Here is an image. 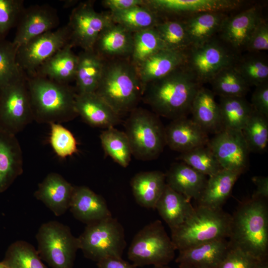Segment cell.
<instances>
[{"mask_svg": "<svg viewBox=\"0 0 268 268\" xmlns=\"http://www.w3.org/2000/svg\"><path fill=\"white\" fill-rule=\"evenodd\" d=\"M252 180L256 186V190L251 197L268 201V178L266 176H257L252 178Z\"/></svg>", "mask_w": 268, "mask_h": 268, "instance_id": "obj_51", "label": "cell"}, {"mask_svg": "<svg viewBox=\"0 0 268 268\" xmlns=\"http://www.w3.org/2000/svg\"><path fill=\"white\" fill-rule=\"evenodd\" d=\"M166 145L173 150L185 152L206 145L207 133L187 117L172 120L165 127Z\"/></svg>", "mask_w": 268, "mask_h": 268, "instance_id": "obj_18", "label": "cell"}, {"mask_svg": "<svg viewBox=\"0 0 268 268\" xmlns=\"http://www.w3.org/2000/svg\"><path fill=\"white\" fill-rule=\"evenodd\" d=\"M258 53H249L244 56H239L233 65L249 86L256 87L268 82L267 58Z\"/></svg>", "mask_w": 268, "mask_h": 268, "instance_id": "obj_38", "label": "cell"}, {"mask_svg": "<svg viewBox=\"0 0 268 268\" xmlns=\"http://www.w3.org/2000/svg\"><path fill=\"white\" fill-rule=\"evenodd\" d=\"M101 3L104 7L110 10V12L113 13L143 5L144 0H103Z\"/></svg>", "mask_w": 268, "mask_h": 268, "instance_id": "obj_50", "label": "cell"}, {"mask_svg": "<svg viewBox=\"0 0 268 268\" xmlns=\"http://www.w3.org/2000/svg\"><path fill=\"white\" fill-rule=\"evenodd\" d=\"M132 155L142 161L157 158L166 145L165 127L159 116L146 109L136 107L125 124Z\"/></svg>", "mask_w": 268, "mask_h": 268, "instance_id": "obj_6", "label": "cell"}, {"mask_svg": "<svg viewBox=\"0 0 268 268\" xmlns=\"http://www.w3.org/2000/svg\"><path fill=\"white\" fill-rule=\"evenodd\" d=\"M166 49L155 27L136 32L133 33L130 60L136 67L149 57Z\"/></svg>", "mask_w": 268, "mask_h": 268, "instance_id": "obj_40", "label": "cell"}, {"mask_svg": "<svg viewBox=\"0 0 268 268\" xmlns=\"http://www.w3.org/2000/svg\"><path fill=\"white\" fill-rule=\"evenodd\" d=\"M179 268H195L193 267L188 265L180 264L179 265Z\"/></svg>", "mask_w": 268, "mask_h": 268, "instance_id": "obj_55", "label": "cell"}, {"mask_svg": "<svg viewBox=\"0 0 268 268\" xmlns=\"http://www.w3.org/2000/svg\"><path fill=\"white\" fill-rule=\"evenodd\" d=\"M25 8L22 0H0V39L17 25Z\"/></svg>", "mask_w": 268, "mask_h": 268, "instance_id": "obj_46", "label": "cell"}, {"mask_svg": "<svg viewBox=\"0 0 268 268\" xmlns=\"http://www.w3.org/2000/svg\"><path fill=\"white\" fill-rule=\"evenodd\" d=\"M221 130L242 131L253 108L245 97H220Z\"/></svg>", "mask_w": 268, "mask_h": 268, "instance_id": "obj_34", "label": "cell"}, {"mask_svg": "<svg viewBox=\"0 0 268 268\" xmlns=\"http://www.w3.org/2000/svg\"><path fill=\"white\" fill-rule=\"evenodd\" d=\"M166 185L165 173L157 170L138 173L131 181L135 201L147 208H155Z\"/></svg>", "mask_w": 268, "mask_h": 268, "instance_id": "obj_30", "label": "cell"}, {"mask_svg": "<svg viewBox=\"0 0 268 268\" xmlns=\"http://www.w3.org/2000/svg\"><path fill=\"white\" fill-rule=\"evenodd\" d=\"M113 22L110 12H98L93 1L80 2L72 10L67 24L69 43L83 51L93 50L100 34Z\"/></svg>", "mask_w": 268, "mask_h": 268, "instance_id": "obj_12", "label": "cell"}, {"mask_svg": "<svg viewBox=\"0 0 268 268\" xmlns=\"http://www.w3.org/2000/svg\"><path fill=\"white\" fill-rule=\"evenodd\" d=\"M77 56L74 79L76 93H94L99 83L105 60L93 50H82Z\"/></svg>", "mask_w": 268, "mask_h": 268, "instance_id": "obj_33", "label": "cell"}, {"mask_svg": "<svg viewBox=\"0 0 268 268\" xmlns=\"http://www.w3.org/2000/svg\"><path fill=\"white\" fill-rule=\"evenodd\" d=\"M0 268H7L5 266H4L1 262H0Z\"/></svg>", "mask_w": 268, "mask_h": 268, "instance_id": "obj_57", "label": "cell"}, {"mask_svg": "<svg viewBox=\"0 0 268 268\" xmlns=\"http://www.w3.org/2000/svg\"><path fill=\"white\" fill-rule=\"evenodd\" d=\"M260 262L248 253L238 248L231 247L226 256L216 268H256Z\"/></svg>", "mask_w": 268, "mask_h": 268, "instance_id": "obj_47", "label": "cell"}, {"mask_svg": "<svg viewBox=\"0 0 268 268\" xmlns=\"http://www.w3.org/2000/svg\"><path fill=\"white\" fill-rule=\"evenodd\" d=\"M36 238L41 260L52 268H73L79 242L68 226L58 221H49L40 226Z\"/></svg>", "mask_w": 268, "mask_h": 268, "instance_id": "obj_9", "label": "cell"}, {"mask_svg": "<svg viewBox=\"0 0 268 268\" xmlns=\"http://www.w3.org/2000/svg\"><path fill=\"white\" fill-rule=\"evenodd\" d=\"M75 109L77 115L93 127L106 129L121 122V116L95 92L76 93Z\"/></svg>", "mask_w": 268, "mask_h": 268, "instance_id": "obj_20", "label": "cell"}, {"mask_svg": "<svg viewBox=\"0 0 268 268\" xmlns=\"http://www.w3.org/2000/svg\"><path fill=\"white\" fill-rule=\"evenodd\" d=\"M268 201L251 197L240 203L231 215L228 240L259 261L268 259Z\"/></svg>", "mask_w": 268, "mask_h": 268, "instance_id": "obj_2", "label": "cell"}, {"mask_svg": "<svg viewBox=\"0 0 268 268\" xmlns=\"http://www.w3.org/2000/svg\"><path fill=\"white\" fill-rule=\"evenodd\" d=\"M202 86L185 65L147 84L142 99L157 115L173 120L190 113L193 99Z\"/></svg>", "mask_w": 268, "mask_h": 268, "instance_id": "obj_1", "label": "cell"}, {"mask_svg": "<svg viewBox=\"0 0 268 268\" xmlns=\"http://www.w3.org/2000/svg\"><path fill=\"white\" fill-rule=\"evenodd\" d=\"M231 219L222 208L197 205L181 225L171 229V240L179 251L210 240L228 239Z\"/></svg>", "mask_w": 268, "mask_h": 268, "instance_id": "obj_5", "label": "cell"}, {"mask_svg": "<svg viewBox=\"0 0 268 268\" xmlns=\"http://www.w3.org/2000/svg\"><path fill=\"white\" fill-rule=\"evenodd\" d=\"M242 174L222 169L207 178L205 187L196 201L198 205L222 208L231 195L232 188Z\"/></svg>", "mask_w": 268, "mask_h": 268, "instance_id": "obj_27", "label": "cell"}, {"mask_svg": "<svg viewBox=\"0 0 268 268\" xmlns=\"http://www.w3.org/2000/svg\"><path fill=\"white\" fill-rule=\"evenodd\" d=\"M228 16L225 12H204L181 20L185 24L191 46L202 44L218 34Z\"/></svg>", "mask_w": 268, "mask_h": 268, "instance_id": "obj_31", "label": "cell"}, {"mask_svg": "<svg viewBox=\"0 0 268 268\" xmlns=\"http://www.w3.org/2000/svg\"><path fill=\"white\" fill-rule=\"evenodd\" d=\"M256 268H268V259L260 261Z\"/></svg>", "mask_w": 268, "mask_h": 268, "instance_id": "obj_53", "label": "cell"}, {"mask_svg": "<svg viewBox=\"0 0 268 268\" xmlns=\"http://www.w3.org/2000/svg\"><path fill=\"white\" fill-rule=\"evenodd\" d=\"M34 121L27 75L0 86V127L15 134Z\"/></svg>", "mask_w": 268, "mask_h": 268, "instance_id": "obj_11", "label": "cell"}, {"mask_svg": "<svg viewBox=\"0 0 268 268\" xmlns=\"http://www.w3.org/2000/svg\"><path fill=\"white\" fill-rule=\"evenodd\" d=\"M167 49L185 52L191 43L181 20H163L155 27Z\"/></svg>", "mask_w": 268, "mask_h": 268, "instance_id": "obj_42", "label": "cell"}, {"mask_svg": "<svg viewBox=\"0 0 268 268\" xmlns=\"http://www.w3.org/2000/svg\"><path fill=\"white\" fill-rule=\"evenodd\" d=\"M240 0H144V5L154 12L161 20H182L204 12L227 13L243 6Z\"/></svg>", "mask_w": 268, "mask_h": 268, "instance_id": "obj_14", "label": "cell"}, {"mask_svg": "<svg viewBox=\"0 0 268 268\" xmlns=\"http://www.w3.org/2000/svg\"><path fill=\"white\" fill-rule=\"evenodd\" d=\"M176 249L162 222L156 220L144 226L134 236L128 256L136 267L168 265Z\"/></svg>", "mask_w": 268, "mask_h": 268, "instance_id": "obj_7", "label": "cell"}, {"mask_svg": "<svg viewBox=\"0 0 268 268\" xmlns=\"http://www.w3.org/2000/svg\"><path fill=\"white\" fill-rule=\"evenodd\" d=\"M153 268H172L169 267L167 265H166V266H155V267H154Z\"/></svg>", "mask_w": 268, "mask_h": 268, "instance_id": "obj_56", "label": "cell"}, {"mask_svg": "<svg viewBox=\"0 0 268 268\" xmlns=\"http://www.w3.org/2000/svg\"><path fill=\"white\" fill-rule=\"evenodd\" d=\"M177 159L208 177L222 169L215 155L207 145L181 153Z\"/></svg>", "mask_w": 268, "mask_h": 268, "instance_id": "obj_43", "label": "cell"}, {"mask_svg": "<svg viewBox=\"0 0 268 268\" xmlns=\"http://www.w3.org/2000/svg\"><path fill=\"white\" fill-rule=\"evenodd\" d=\"M214 95L212 90L202 86L197 92L190 110L192 119L207 134H215L221 131L219 107Z\"/></svg>", "mask_w": 268, "mask_h": 268, "instance_id": "obj_29", "label": "cell"}, {"mask_svg": "<svg viewBox=\"0 0 268 268\" xmlns=\"http://www.w3.org/2000/svg\"><path fill=\"white\" fill-rule=\"evenodd\" d=\"M17 50L12 42L0 39V86L25 74L17 64Z\"/></svg>", "mask_w": 268, "mask_h": 268, "instance_id": "obj_44", "label": "cell"}, {"mask_svg": "<svg viewBox=\"0 0 268 268\" xmlns=\"http://www.w3.org/2000/svg\"><path fill=\"white\" fill-rule=\"evenodd\" d=\"M76 1H75V0L65 1V2H64V6L66 8L70 7L71 5H74V4H75L77 3V2Z\"/></svg>", "mask_w": 268, "mask_h": 268, "instance_id": "obj_54", "label": "cell"}, {"mask_svg": "<svg viewBox=\"0 0 268 268\" xmlns=\"http://www.w3.org/2000/svg\"><path fill=\"white\" fill-rule=\"evenodd\" d=\"M98 268H137L122 258L111 257L104 259L97 262Z\"/></svg>", "mask_w": 268, "mask_h": 268, "instance_id": "obj_52", "label": "cell"}, {"mask_svg": "<svg viewBox=\"0 0 268 268\" xmlns=\"http://www.w3.org/2000/svg\"><path fill=\"white\" fill-rule=\"evenodd\" d=\"M110 13L114 23L123 26L133 33L154 28L161 21L154 12L144 4Z\"/></svg>", "mask_w": 268, "mask_h": 268, "instance_id": "obj_35", "label": "cell"}, {"mask_svg": "<svg viewBox=\"0 0 268 268\" xmlns=\"http://www.w3.org/2000/svg\"><path fill=\"white\" fill-rule=\"evenodd\" d=\"M214 95L220 97H245L250 86L233 65L222 69L209 82Z\"/></svg>", "mask_w": 268, "mask_h": 268, "instance_id": "obj_39", "label": "cell"}, {"mask_svg": "<svg viewBox=\"0 0 268 268\" xmlns=\"http://www.w3.org/2000/svg\"><path fill=\"white\" fill-rule=\"evenodd\" d=\"M27 84L34 121L61 124L78 116L75 109L76 92L68 84L33 74L27 75Z\"/></svg>", "mask_w": 268, "mask_h": 268, "instance_id": "obj_3", "label": "cell"}, {"mask_svg": "<svg viewBox=\"0 0 268 268\" xmlns=\"http://www.w3.org/2000/svg\"><path fill=\"white\" fill-rule=\"evenodd\" d=\"M1 262L7 268H48L35 248L23 240L12 243Z\"/></svg>", "mask_w": 268, "mask_h": 268, "instance_id": "obj_37", "label": "cell"}, {"mask_svg": "<svg viewBox=\"0 0 268 268\" xmlns=\"http://www.w3.org/2000/svg\"><path fill=\"white\" fill-rule=\"evenodd\" d=\"M74 187L60 174L51 172L39 184L34 196L59 216L69 209Z\"/></svg>", "mask_w": 268, "mask_h": 268, "instance_id": "obj_19", "label": "cell"}, {"mask_svg": "<svg viewBox=\"0 0 268 268\" xmlns=\"http://www.w3.org/2000/svg\"><path fill=\"white\" fill-rule=\"evenodd\" d=\"M186 54V66L202 84L209 82L222 69L234 65L240 56L217 35L190 47Z\"/></svg>", "mask_w": 268, "mask_h": 268, "instance_id": "obj_10", "label": "cell"}, {"mask_svg": "<svg viewBox=\"0 0 268 268\" xmlns=\"http://www.w3.org/2000/svg\"><path fill=\"white\" fill-rule=\"evenodd\" d=\"M262 18L261 11L258 6L249 7L237 14L228 16L218 36L239 54L245 50L252 32Z\"/></svg>", "mask_w": 268, "mask_h": 268, "instance_id": "obj_17", "label": "cell"}, {"mask_svg": "<svg viewBox=\"0 0 268 268\" xmlns=\"http://www.w3.org/2000/svg\"><path fill=\"white\" fill-rule=\"evenodd\" d=\"M268 50V23L264 18L259 22L252 32L245 50L249 53H259Z\"/></svg>", "mask_w": 268, "mask_h": 268, "instance_id": "obj_48", "label": "cell"}, {"mask_svg": "<svg viewBox=\"0 0 268 268\" xmlns=\"http://www.w3.org/2000/svg\"><path fill=\"white\" fill-rule=\"evenodd\" d=\"M95 93L121 116L136 108L143 90L136 67L130 58L105 61Z\"/></svg>", "mask_w": 268, "mask_h": 268, "instance_id": "obj_4", "label": "cell"}, {"mask_svg": "<svg viewBox=\"0 0 268 268\" xmlns=\"http://www.w3.org/2000/svg\"><path fill=\"white\" fill-rule=\"evenodd\" d=\"M69 209L86 225L112 216L104 199L84 186L74 187Z\"/></svg>", "mask_w": 268, "mask_h": 268, "instance_id": "obj_21", "label": "cell"}, {"mask_svg": "<svg viewBox=\"0 0 268 268\" xmlns=\"http://www.w3.org/2000/svg\"><path fill=\"white\" fill-rule=\"evenodd\" d=\"M60 24L57 11L48 4L25 8L17 24L12 43L17 48L31 39L53 31Z\"/></svg>", "mask_w": 268, "mask_h": 268, "instance_id": "obj_16", "label": "cell"}, {"mask_svg": "<svg viewBox=\"0 0 268 268\" xmlns=\"http://www.w3.org/2000/svg\"><path fill=\"white\" fill-rule=\"evenodd\" d=\"M78 239L84 256L96 263L122 258L127 245L123 226L112 216L86 225Z\"/></svg>", "mask_w": 268, "mask_h": 268, "instance_id": "obj_8", "label": "cell"}, {"mask_svg": "<svg viewBox=\"0 0 268 268\" xmlns=\"http://www.w3.org/2000/svg\"><path fill=\"white\" fill-rule=\"evenodd\" d=\"M222 169L246 171L249 149L241 131L223 130L215 134L207 144Z\"/></svg>", "mask_w": 268, "mask_h": 268, "instance_id": "obj_15", "label": "cell"}, {"mask_svg": "<svg viewBox=\"0 0 268 268\" xmlns=\"http://www.w3.org/2000/svg\"><path fill=\"white\" fill-rule=\"evenodd\" d=\"M22 173V151L16 135L0 127V194Z\"/></svg>", "mask_w": 268, "mask_h": 268, "instance_id": "obj_22", "label": "cell"}, {"mask_svg": "<svg viewBox=\"0 0 268 268\" xmlns=\"http://www.w3.org/2000/svg\"><path fill=\"white\" fill-rule=\"evenodd\" d=\"M133 33L113 22L100 34L93 50L104 60L130 58Z\"/></svg>", "mask_w": 268, "mask_h": 268, "instance_id": "obj_25", "label": "cell"}, {"mask_svg": "<svg viewBox=\"0 0 268 268\" xmlns=\"http://www.w3.org/2000/svg\"><path fill=\"white\" fill-rule=\"evenodd\" d=\"M251 104L254 110L268 118V82L256 86Z\"/></svg>", "mask_w": 268, "mask_h": 268, "instance_id": "obj_49", "label": "cell"}, {"mask_svg": "<svg viewBox=\"0 0 268 268\" xmlns=\"http://www.w3.org/2000/svg\"><path fill=\"white\" fill-rule=\"evenodd\" d=\"M227 238L210 240L179 251L176 262L195 268H216L230 249Z\"/></svg>", "mask_w": 268, "mask_h": 268, "instance_id": "obj_23", "label": "cell"}, {"mask_svg": "<svg viewBox=\"0 0 268 268\" xmlns=\"http://www.w3.org/2000/svg\"><path fill=\"white\" fill-rule=\"evenodd\" d=\"M170 229L181 225L193 212L191 201L177 193L167 184L155 208Z\"/></svg>", "mask_w": 268, "mask_h": 268, "instance_id": "obj_32", "label": "cell"}, {"mask_svg": "<svg viewBox=\"0 0 268 268\" xmlns=\"http://www.w3.org/2000/svg\"><path fill=\"white\" fill-rule=\"evenodd\" d=\"M69 43L46 61L34 74L65 84L74 80L78 56Z\"/></svg>", "mask_w": 268, "mask_h": 268, "instance_id": "obj_28", "label": "cell"}, {"mask_svg": "<svg viewBox=\"0 0 268 268\" xmlns=\"http://www.w3.org/2000/svg\"><path fill=\"white\" fill-rule=\"evenodd\" d=\"M186 59V51L166 49L143 61L135 67L143 90L147 84L185 65Z\"/></svg>", "mask_w": 268, "mask_h": 268, "instance_id": "obj_24", "label": "cell"}, {"mask_svg": "<svg viewBox=\"0 0 268 268\" xmlns=\"http://www.w3.org/2000/svg\"><path fill=\"white\" fill-rule=\"evenodd\" d=\"M69 43L67 25L45 33L17 48V64L26 75H33L42 65Z\"/></svg>", "mask_w": 268, "mask_h": 268, "instance_id": "obj_13", "label": "cell"}, {"mask_svg": "<svg viewBox=\"0 0 268 268\" xmlns=\"http://www.w3.org/2000/svg\"><path fill=\"white\" fill-rule=\"evenodd\" d=\"M206 177L183 162L172 164L165 173L166 184L190 201L198 199L206 184Z\"/></svg>", "mask_w": 268, "mask_h": 268, "instance_id": "obj_26", "label": "cell"}, {"mask_svg": "<svg viewBox=\"0 0 268 268\" xmlns=\"http://www.w3.org/2000/svg\"><path fill=\"white\" fill-rule=\"evenodd\" d=\"M100 139L105 153L121 166L127 167L131 160L132 152L128 137L123 131L114 127L103 131Z\"/></svg>", "mask_w": 268, "mask_h": 268, "instance_id": "obj_36", "label": "cell"}, {"mask_svg": "<svg viewBox=\"0 0 268 268\" xmlns=\"http://www.w3.org/2000/svg\"><path fill=\"white\" fill-rule=\"evenodd\" d=\"M250 151L263 153L268 143V118L253 111L242 130Z\"/></svg>", "mask_w": 268, "mask_h": 268, "instance_id": "obj_41", "label": "cell"}, {"mask_svg": "<svg viewBox=\"0 0 268 268\" xmlns=\"http://www.w3.org/2000/svg\"><path fill=\"white\" fill-rule=\"evenodd\" d=\"M49 142L55 153L61 158L78 152L76 140L70 131L60 123H52Z\"/></svg>", "mask_w": 268, "mask_h": 268, "instance_id": "obj_45", "label": "cell"}]
</instances>
